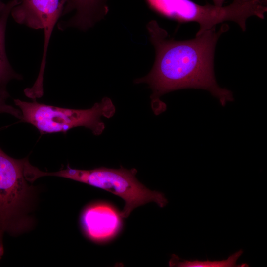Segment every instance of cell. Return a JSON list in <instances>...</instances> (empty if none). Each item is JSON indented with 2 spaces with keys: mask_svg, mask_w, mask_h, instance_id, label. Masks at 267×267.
<instances>
[{
  "mask_svg": "<svg viewBox=\"0 0 267 267\" xmlns=\"http://www.w3.org/2000/svg\"><path fill=\"white\" fill-rule=\"evenodd\" d=\"M146 27L155 49V60L150 72L134 83L147 84L152 89L151 106L156 115L166 109L160 96L180 89L207 90L223 106L233 100L231 91L217 83L214 70L216 43L228 30L227 24H223L218 31L215 27L184 41L168 38L167 31L155 20L150 21Z\"/></svg>",
  "mask_w": 267,
  "mask_h": 267,
  "instance_id": "1",
  "label": "cell"
},
{
  "mask_svg": "<svg viewBox=\"0 0 267 267\" xmlns=\"http://www.w3.org/2000/svg\"><path fill=\"white\" fill-rule=\"evenodd\" d=\"M137 171L120 167L119 169L99 167L91 170L71 168L53 172H43L37 168L34 173L37 178L45 176H54L68 178L111 192L122 198L125 202L120 213L122 218H127L134 208L150 202H155L160 207L168 203L164 195L151 191L136 178Z\"/></svg>",
  "mask_w": 267,
  "mask_h": 267,
  "instance_id": "2",
  "label": "cell"
},
{
  "mask_svg": "<svg viewBox=\"0 0 267 267\" xmlns=\"http://www.w3.org/2000/svg\"><path fill=\"white\" fill-rule=\"evenodd\" d=\"M151 9L161 15L180 22L198 23L196 35L215 28L226 21L236 23L243 31L251 16L264 19L267 11V0H234L228 5H202L191 0H145Z\"/></svg>",
  "mask_w": 267,
  "mask_h": 267,
  "instance_id": "3",
  "label": "cell"
},
{
  "mask_svg": "<svg viewBox=\"0 0 267 267\" xmlns=\"http://www.w3.org/2000/svg\"><path fill=\"white\" fill-rule=\"evenodd\" d=\"M25 158H13L0 147V241L3 234L19 235L29 230L28 216L35 199V187L24 176Z\"/></svg>",
  "mask_w": 267,
  "mask_h": 267,
  "instance_id": "4",
  "label": "cell"
},
{
  "mask_svg": "<svg viewBox=\"0 0 267 267\" xmlns=\"http://www.w3.org/2000/svg\"><path fill=\"white\" fill-rule=\"evenodd\" d=\"M21 112V121L31 124L41 134L66 132L77 127H85L99 135L105 128L101 117L110 118L115 112L112 100L104 97L87 109L65 108L37 102L14 100Z\"/></svg>",
  "mask_w": 267,
  "mask_h": 267,
  "instance_id": "5",
  "label": "cell"
},
{
  "mask_svg": "<svg viewBox=\"0 0 267 267\" xmlns=\"http://www.w3.org/2000/svg\"><path fill=\"white\" fill-rule=\"evenodd\" d=\"M70 0H19L11 15L17 23L34 29H43L44 34L43 54L38 77L33 86L43 88V79L49 42L54 26L63 13Z\"/></svg>",
  "mask_w": 267,
  "mask_h": 267,
  "instance_id": "6",
  "label": "cell"
},
{
  "mask_svg": "<svg viewBox=\"0 0 267 267\" xmlns=\"http://www.w3.org/2000/svg\"><path fill=\"white\" fill-rule=\"evenodd\" d=\"M122 217L112 206L95 203L87 207L81 216V224L86 235L94 241L114 237L121 226Z\"/></svg>",
  "mask_w": 267,
  "mask_h": 267,
  "instance_id": "7",
  "label": "cell"
},
{
  "mask_svg": "<svg viewBox=\"0 0 267 267\" xmlns=\"http://www.w3.org/2000/svg\"><path fill=\"white\" fill-rule=\"evenodd\" d=\"M72 10L75 14L69 21L59 23V28L63 30L73 27L86 30L93 26L106 13L105 0H70L63 14Z\"/></svg>",
  "mask_w": 267,
  "mask_h": 267,
  "instance_id": "8",
  "label": "cell"
},
{
  "mask_svg": "<svg viewBox=\"0 0 267 267\" xmlns=\"http://www.w3.org/2000/svg\"><path fill=\"white\" fill-rule=\"evenodd\" d=\"M20 3L19 0H11L6 3L0 13V88H6L11 80L22 79V76L12 68L6 55L5 32L7 20L14 7Z\"/></svg>",
  "mask_w": 267,
  "mask_h": 267,
  "instance_id": "9",
  "label": "cell"
},
{
  "mask_svg": "<svg viewBox=\"0 0 267 267\" xmlns=\"http://www.w3.org/2000/svg\"><path fill=\"white\" fill-rule=\"evenodd\" d=\"M243 251L240 250L228 257L227 260L222 261H180L178 257L175 255H172V258L169 261V266L178 267H246L242 266L244 264L238 266L236 262L240 256L242 254Z\"/></svg>",
  "mask_w": 267,
  "mask_h": 267,
  "instance_id": "10",
  "label": "cell"
},
{
  "mask_svg": "<svg viewBox=\"0 0 267 267\" xmlns=\"http://www.w3.org/2000/svg\"><path fill=\"white\" fill-rule=\"evenodd\" d=\"M9 97V94L6 89L0 88V113H8L20 119L21 118L20 110L6 103Z\"/></svg>",
  "mask_w": 267,
  "mask_h": 267,
  "instance_id": "11",
  "label": "cell"
},
{
  "mask_svg": "<svg viewBox=\"0 0 267 267\" xmlns=\"http://www.w3.org/2000/svg\"><path fill=\"white\" fill-rule=\"evenodd\" d=\"M214 2V5L217 6H222L225 0H212Z\"/></svg>",
  "mask_w": 267,
  "mask_h": 267,
  "instance_id": "12",
  "label": "cell"
},
{
  "mask_svg": "<svg viewBox=\"0 0 267 267\" xmlns=\"http://www.w3.org/2000/svg\"><path fill=\"white\" fill-rule=\"evenodd\" d=\"M6 4L2 2L1 0H0V13L2 11L3 9L5 6Z\"/></svg>",
  "mask_w": 267,
  "mask_h": 267,
  "instance_id": "13",
  "label": "cell"
},
{
  "mask_svg": "<svg viewBox=\"0 0 267 267\" xmlns=\"http://www.w3.org/2000/svg\"><path fill=\"white\" fill-rule=\"evenodd\" d=\"M1 255L0 254V258H1Z\"/></svg>",
  "mask_w": 267,
  "mask_h": 267,
  "instance_id": "14",
  "label": "cell"
}]
</instances>
